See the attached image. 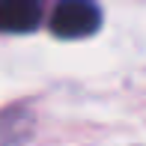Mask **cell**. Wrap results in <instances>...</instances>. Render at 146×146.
Returning <instances> with one entry per match:
<instances>
[{
	"instance_id": "obj_1",
	"label": "cell",
	"mask_w": 146,
	"mask_h": 146,
	"mask_svg": "<svg viewBox=\"0 0 146 146\" xmlns=\"http://www.w3.org/2000/svg\"><path fill=\"white\" fill-rule=\"evenodd\" d=\"M102 24V9L92 0H60L51 12V30L60 39H87Z\"/></svg>"
},
{
	"instance_id": "obj_2",
	"label": "cell",
	"mask_w": 146,
	"mask_h": 146,
	"mask_svg": "<svg viewBox=\"0 0 146 146\" xmlns=\"http://www.w3.org/2000/svg\"><path fill=\"white\" fill-rule=\"evenodd\" d=\"M42 21L39 0H0V30L3 33H30Z\"/></svg>"
},
{
	"instance_id": "obj_3",
	"label": "cell",
	"mask_w": 146,
	"mask_h": 146,
	"mask_svg": "<svg viewBox=\"0 0 146 146\" xmlns=\"http://www.w3.org/2000/svg\"><path fill=\"white\" fill-rule=\"evenodd\" d=\"M30 131V113L24 108H12L0 116V146H18Z\"/></svg>"
}]
</instances>
